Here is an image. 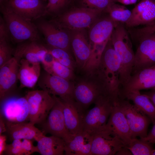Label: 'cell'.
Returning a JSON list of instances; mask_svg holds the SVG:
<instances>
[{
    "mask_svg": "<svg viewBox=\"0 0 155 155\" xmlns=\"http://www.w3.org/2000/svg\"><path fill=\"white\" fill-rule=\"evenodd\" d=\"M105 129L118 136L126 146L132 138L130 128L125 116L117 104L114 106Z\"/></svg>",
    "mask_w": 155,
    "mask_h": 155,
    "instance_id": "cell-18",
    "label": "cell"
},
{
    "mask_svg": "<svg viewBox=\"0 0 155 155\" xmlns=\"http://www.w3.org/2000/svg\"><path fill=\"white\" fill-rule=\"evenodd\" d=\"M1 11L10 40L13 43L19 44L26 40H40L38 30L32 21L25 19L5 6L2 7Z\"/></svg>",
    "mask_w": 155,
    "mask_h": 155,
    "instance_id": "cell-3",
    "label": "cell"
},
{
    "mask_svg": "<svg viewBox=\"0 0 155 155\" xmlns=\"http://www.w3.org/2000/svg\"><path fill=\"white\" fill-rule=\"evenodd\" d=\"M39 153L42 155H62L66 142L62 138L53 135H44L37 142Z\"/></svg>",
    "mask_w": 155,
    "mask_h": 155,
    "instance_id": "cell-28",
    "label": "cell"
},
{
    "mask_svg": "<svg viewBox=\"0 0 155 155\" xmlns=\"http://www.w3.org/2000/svg\"><path fill=\"white\" fill-rule=\"evenodd\" d=\"M46 46L48 52L55 60L74 71L76 69L75 60L70 52L61 49Z\"/></svg>",
    "mask_w": 155,
    "mask_h": 155,
    "instance_id": "cell-31",
    "label": "cell"
},
{
    "mask_svg": "<svg viewBox=\"0 0 155 155\" xmlns=\"http://www.w3.org/2000/svg\"><path fill=\"white\" fill-rule=\"evenodd\" d=\"M54 96L55 103L46 120L42 124V132L44 134L49 133L61 138L68 143L71 141L74 137L66 127L61 100L57 96Z\"/></svg>",
    "mask_w": 155,
    "mask_h": 155,
    "instance_id": "cell-11",
    "label": "cell"
},
{
    "mask_svg": "<svg viewBox=\"0 0 155 155\" xmlns=\"http://www.w3.org/2000/svg\"><path fill=\"white\" fill-rule=\"evenodd\" d=\"M20 61L13 57L0 67L1 103L11 97L15 91L18 80Z\"/></svg>",
    "mask_w": 155,
    "mask_h": 155,
    "instance_id": "cell-14",
    "label": "cell"
},
{
    "mask_svg": "<svg viewBox=\"0 0 155 155\" xmlns=\"http://www.w3.org/2000/svg\"><path fill=\"white\" fill-rule=\"evenodd\" d=\"M115 98L108 94L100 97L95 102L94 106L86 113L84 131L93 135L104 130L112 110Z\"/></svg>",
    "mask_w": 155,
    "mask_h": 155,
    "instance_id": "cell-5",
    "label": "cell"
},
{
    "mask_svg": "<svg viewBox=\"0 0 155 155\" xmlns=\"http://www.w3.org/2000/svg\"><path fill=\"white\" fill-rule=\"evenodd\" d=\"M105 12L79 7L65 11L51 20L60 27L70 30L86 29Z\"/></svg>",
    "mask_w": 155,
    "mask_h": 155,
    "instance_id": "cell-4",
    "label": "cell"
},
{
    "mask_svg": "<svg viewBox=\"0 0 155 155\" xmlns=\"http://www.w3.org/2000/svg\"><path fill=\"white\" fill-rule=\"evenodd\" d=\"M43 68L50 74L68 80L74 81L76 78L74 71L61 64L55 59L49 65Z\"/></svg>",
    "mask_w": 155,
    "mask_h": 155,
    "instance_id": "cell-29",
    "label": "cell"
},
{
    "mask_svg": "<svg viewBox=\"0 0 155 155\" xmlns=\"http://www.w3.org/2000/svg\"><path fill=\"white\" fill-rule=\"evenodd\" d=\"M125 146L121 140L106 130L93 135L91 155H113Z\"/></svg>",
    "mask_w": 155,
    "mask_h": 155,
    "instance_id": "cell-15",
    "label": "cell"
},
{
    "mask_svg": "<svg viewBox=\"0 0 155 155\" xmlns=\"http://www.w3.org/2000/svg\"><path fill=\"white\" fill-rule=\"evenodd\" d=\"M147 96L155 106V89L151 90L149 91L143 93Z\"/></svg>",
    "mask_w": 155,
    "mask_h": 155,
    "instance_id": "cell-42",
    "label": "cell"
},
{
    "mask_svg": "<svg viewBox=\"0 0 155 155\" xmlns=\"http://www.w3.org/2000/svg\"><path fill=\"white\" fill-rule=\"evenodd\" d=\"M25 96L28 105L29 122L42 124L55 103V96L41 90L29 91Z\"/></svg>",
    "mask_w": 155,
    "mask_h": 155,
    "instance_id": "cell-7",
    "label": "cell"
},
{
    "mask_svg": "<svg viewBox=\"0 0 155 155\" xmlns=\"http://www.w3.org/2000/svg\"><path fill=\"white\" fill-rule=\"evenodd\" d=\"M40 64L24 59L20 60L18 77L20 88H32L35 86L41 73Z\"/></svg>",
    "mask_w": 155,
    "mask_h": 155,
    "instance_id": "cell-25",
    "label": "cell"
},
{
    "mask_svg": "<svg viewBox=\"0 0 155 155\" xmlns=\"http://www.w3.org/2000/svg\"><path fill=\"white\" fill-rule=\"evenodd\" d=\"M115 155H132L131 151L127 148L124 146L121 148L116 154Z\"/></svg>",
    "mask_w": 155,
    "mask_h": 155,
    "instance_id": "cell-43",
    "label": "cell"
},
{
    "mask_svg": "<svg viewBox=\"0 0 155 155\" xmlns=\"http://www.w3.org/2000/svg\"><path fill=\"white\" fill-rule=\"evenodd\" d=\"M6 140V135L2 134L0 135V155L4 153L7 145Z\"/></svg>",
    "mask_w": 155,
    "mask_h": 155,
    "instance_id": "cell-40",
    "label": "cell"
},
{
    "mask_svg": "<svg viewBox=\"0 0 155 155\" xmlns=\"http://www.w3.org/2000/svg\"><path fill=\"white\" fill-rule=\"evenodd\" d=\"M62 101L66 127L74 137L84 131L85 110L75 100Z\"/></svg>",
    "mask_w": 155,
    "mask_h": 155,
    "instance_id": "cell-17",
    "label": "cell"
},
{
    "mask_svg": "<svg viewBox=\"0 0 155 155\" xmlns=\"http://www.w3.org/2000/svg\"><path fill=\"white\" fill-rule=\"evenodd\" d=\"M37 83L42 90L59 96L63 100H75L74 81L52 75L44 70L41 71Z\"/></svg>",
    "mask_w": 155,
    "mask_h": 155,
    "instance_id": "cell-10",
    "label": "cell"
},
{
    "mask_svg": "<svg viewBox=\"0 0 155 155\" xmlns=\"http://www.w3.org/2000/svg\"><path fill=\"white\" fill-rule=\"evenodd\" d=\"M118 23L106 13L103 14L88 29V35L91 45L108 40Z\"/></svg>",
    "mask_w": 155,
    "mask_h": 155,
    "instance_id": "cell-21",
    "label": "cell"
},
{
    "mask_svg": "<svg viewBox=\"0 0 155 155\" xmlns=\"http://www.w3.org/2000/svg\"><path fill=\"white\" fill-rule=\"evenodd\" d=\"M48 52L46 46L39 41H28L19 43L15 50L13 56L19 61L24 59L31 62L41 63Z\"/></svg>",
    "mask_w": 155,
    "mask_h": 155,
    "instance_id": "cell-22",
    "label": "cell"
},
{
    "mask_svg": "<svg viewBox=\"0 0 155 155\" xmlns=\"http://www.w3.org/2000/svg\"><path fill=\"white\" fill-rule=\"evenodd\" d=\"M120 69L119 58L110 38L93 74L102 82L109 94L114 98L119 96L121 88Z\"/></svg>",
    "mask_w": 155,
    "mask_h": 155,
    "instance_id": "cell-1",
    "label": "cell"
},
{
    "mask_svg": "<svg viewBox=\"0 0 155 155\" xmlns=\"http://www.w3.org/2000/svg\"><path fill=\"white\" fill-rule=\"evenodd\" d=\"M138 0H116V2H118L124 5H129L136 3Z\"/></svg>",
    "mask_w": 155,
    "mask_h": 155,
    "instance_id": "cell-44",
    "label": "cell"
},
{
    "mask_svg": "<svg viewBox=\"0 0 155 155\" xmlns=\"http://www.w3.org/2000/svg\"><path fill=\"white\" fill-rule=\"evenodd\" d=\"M155 89V65L142 70L131 75L121 91Z\"/></svg>",
    "mask_w": 155,
    "mask_h": 155,
    "instance_id": "cell-24",
    "label": "cell"
},
{
    "mask_svg": "<svg viewBox=\"0 0 155 155\" xmlns=\"http://www.w3.org/2000/svg\"><path fill=\"white\" fill-rule=\"evenodd\" d=\"M152 155H155V149L153 150Z\"/></svg>",
    "mask_w": 155,
    "mask_h": 155,
    "instance_id": "cell-45",
    "label": "cell"
},
{
    "mask_svg": "<svg viewBox=\"0 0 155 155\" xmlns=\"http://www.w3.org/2000/svg\"><path fill=\"white\" fill-rule=\"evenodd\" d=\"M124 24L119 23L115 27L110 38L121 63V86H125L131 76L135 53L131 42Z\"/></svg>",
    "mask_w": 155,
    "mask_h": 155,
    "instance_id": "cell-2",
    "label": "cell"
},
{
    "mask_svg": "<svg viewBox=\"0 0 155 155\" xmlns=\"http://www.w3.org/2000/svg\"><path fill=\"white\" fill-rule=\"evenodd\" d=\"M135 31L136 33L138 34L155 32V22L151 25L135 29Z\"/></svg>",
    "mask_w": 155,
    "mask_h": 155,
    "instance_id": "cell-38",
    "label": "cell"
},
{
    "mask_svg": "<svg viewBox=\"0 0 155 155\" xmlns=\"http://www.w3.org/2000/svg\"><path fill=\"white\" fill-rule=\"evenodd\" d=\"M115 101L125 115L130 130L132 138L145 137L151 121L146 115L139 110L125 99L119 97Z\"/></svg>",
    "mask_w": 155,
    "mask_h": 155,
    "instance_id": "cell-9",
    "label": "cell"
},
{
    "mask_svg": "<svg viewBox=\"0 0 155 155\" xmlns=\"http://www.w3.org/2000/svg\"><path fill=\"white\" fill-rule=\"evenodd\" d=\"M119 96L132 101L140 111L147 116L153 123L155 122V106L149 98L140 91H119Z\"/></svg>",
    "mask_w": 155,
    "mask_h": 155,
    "instance_id": "cell-26",
    "label": "cell"
},
{
    "mask_svg": "<svg viewBox=\"0 0 155 155\" xmlns=\"http://www.w3.org/2000/svg\"><path fill=\"white\" fill-rule=\"evenodd\" d=\"M36 25L43 34L46 45L70 52L71 48L69 30L60 27L51 20L39 21Z\"/></svg>",
    "mask_w": 155,
    "mask_h": 155,
    "instance_id": "cell-12",
    "label": "cell"
},
{
    "mask_svg": "<svg viewBox=\"0 0 155 155\" xmlns=\"http://www.w3.org/2000/svg\"><path fill=\"white\" fill-rule=\"evenodd\" d=\"M71 0H48L46 6V15L54 17L63 12V10Z\"/></svg>",
    "mask_w": 155,
    "mask_h": 155,
    "instance_id": "cell-33",
    "label": "cell"
},
{
    "mask_svg": "<svg viewBox=\"0 0 155 155\" xmlns=\"http://www.w3.org/2000/svg\"><path fill=\"white\" fill-rule=\"evenodd\" d=\"M4 0H0V3L1 5L2 4V3L3 2Z\"/></svg>",
    "mask_w": 155,
    "mask_h": 155,
    "instance_id": "cell-46",
    "label": "cell"
},
{
    "mask_svg": "<svg viewBox=\"0 0 155 155\" xmlns=\"http://www.w3.org/2000/svg\"><path fill=\"white\" fill-rule=\"evenodd\" d=\"M151 144L137 137L132 138L125 147L134 155H152L154 149Z\"/></svg>",
    "mask_w": 155,
    "mask_h": 155,
    "instance_id": "cell-32",
    "label": "cell"
},
{
    "mask_svg": "<svg viewBox=\"0 0 155 155\" xmlns=\"http://www.w3.org/2000/svg\"><path fill=\"white\" fill-rule=\"evenodd\" d=\"M22 139L13 140L11 143L7 144L3 154L7 155H24L22 148Z\"/></svg>",
    "mask_w": 155,
    "mask_h": 155,
    "instance_id": "cell-36",
    "label": "cell"
},
{
    "mask_svg": "<svg viewBox=\"0 0 155 155\" xmlns=\"http://www.w3.org/2000/svg\"><path fill=\"white\" fill-rule=\"evenodd\" d=\"M135 36L137 44L131 76L155 65V32Z\"/></svg>",
    "mask_w": 155,
    "mask_h": 155,
    "instance_id": "cell-8",
    "label": "cell"
},
{
    "mask_svg": "<svg viewBox=\"0 0 155 155\" xmlns=\"http://www.w3.org/2000/svg\"><path fill=\"white\" fill-rule=\"evenodd\" d=\"M9 40L0 39V67L13 56L15 50L9 43Z\"/></svg>",
    "mask_w": 155,
    "mask_h": 155,
    "instance_id": "cell-34",
    "label": "cell"
},
{
    "mask_svg": "<svg viewBox=\"0 0 155 155\" xmlns=\"http://www.w3.org/2000/svg\"><path fill=\"white\" fill-rule=\"evenodd\" d=\"M93 135L83 131L66 143L65 153L66 155H91Z\"/></svg>",
    "mask_w": 155,
    "mask_h": 155,
    "instance_id": "cell-27",
    "label": "cell"
},
{
    "mask_svg": "<svg viewBox=\"0 0 155 155\" xmlns=\"http://www.w3.org/2000/svg\"><path fill=\"white\" fill-rule=\"evenodd\" d=\"M131 12L129 19L125 24L126 26L151 25L155 22V0H141Z\"/></svg>",
    "mask_w": 155,
    "mask_h": 155,
    "instance_id": "cell-20",
    "label": "cell"
},
{
    "mask_svg": "<svg viewBox=\"0 0 155 155\" xmlns=\"http://www.w3.org/2000/svg\"><path fill=\"white\" fill-rule=\"evenodd\" d=\"M42 0H9L6 7L25 19L32 21L46 15Z\"/></svg>",
    "mask_w": 155,
    "mask_h": 155,
    "instance_id": "cell-16",
    "label": "cell"
},
{
    "mask_svg": "<svg viewBox=\"0 0 155 155\" xmlns=\"http://www.w3.org/2000/svg\"><path fill=\"white\" fill-rule=\"evenodd\" d=\"M22 148L24 155H30L36 152L39 153L36 146H34L31 140L24 139L22 141Z\"/></svg>",
    "mask_w": 155,
    "mask_h": 155,
    "instance_id": "cell-37",
    "label": "cell"
},
{
    "mask_svg": "<svg viewBox=\"0 0 155 155\" xmlns=\"http://www.w3.org/2000/svg\"><path fill=\"white\" fill-rule=\"evenodd\" d=\"M71 49L75 58L76 69L83 71L90 59L92 47L86 29L70 30Z\"/></svg>",
    "mask_w": 155,
    "mask_h": 155,
    "instance_id": "cell-13",
    "label": "cell"
},
{
    "mask_svg": "<svg viewBox=\"0 0 155 155\" xmlns=\"http://www.w3.org/2000/svg\"><path fill=\"white\" fill-rule=\"evenodd\" d=\"M105 12L115 22L123 24L129 20L131 13V11L125 7L115 3L109 6Z\"/></svg>",
    "mask_w": 155,
    "mask_h": 155,
    "instance_id": "cell-30",
    "label": "cell"
},
{
    "mask_svg": "<svg viewBox=\"0 0 155 155\" xmlns=\"http://www.w3.org/2000/svg\"><path fill=\"white\" fill-rule=\"evenodd\" d=\"M5 118L0 113V135L7 131L6 122Z\"/></svg>",
    "mask_w": 155,
    "mask_h": 155,
    "instance_id": "cell-41",
    "label": "cell"
},
{
    "mask_svg": "<svg viewBox=\"0 0 155 155\" xmlns=\"http://www.w3.org/2000/svg\"><path fill=\"white\" fill-rule=\"evenodd\" d=\"M7 131L12 140L16 139L34 140L37 142L44 135L42 131L29 122L5 121Z\"/></svg>",
    "mask_w": 155,
    "mask_h": 155,
    "instance_id": "cell-23",
    "label": "cell"
},
{
    "mask_svg": "<svg viewBox=\"0 0 155 155\" xmlns=\"http://www.w3.org/2000/svg\"><path fill=\"white\" fill-rule=\"evenodd\" d=\"M81 7L101 10L105 11L116 0H80Z\"/></svg>",
    "mask_w": 155,
    "mask_h": 155,
    "instance_id": "cell-35",
    "label": "cell"
},
{
    "mask_svg": "<svg viewBox=\"0 0 155 155\" xmlns=\"http://www.w3.org/2000/svg\"><path fill=\"white\" fill-rule=\"evenodd\" d=\"M1 103L0 113L6 121L20 122L29 119L28 105L25 96L11 97Z\"/></svg>",
    "mask_w": 155,
    "mask_h": 155,
    "instance_id": "cell-19",
    "label": "cell"
},
{
    "mask_svg": "<svg viewBox=\"0 0 155 155\" xmlns=\"http://www.w3.org/2000/svg\"><path fill=\"white\" fill-rule=\"evenodd\" d=\"M74 81L76 102L84 109L94 103L101 96L108 94L104 84L94 74L86 75Z\"/></svg>",
    "mask_w": 155,
    "mask_h": 155,
    "instance_id": "cell-6",
    "label": "cell"
},
{
    "mask_svg": "<svg viewBox=\"0 0 155 155\" xmlns=\"http://www.w3.org/2000/svg\"><path fill=\"white\" fill-rule=\"evenodd\" d=\"M154 125L149 133L144 138H140L141 140L147 141L152 144L155 143V122Z\"/></svg>",
    "mask_w": 155,
    "mask_h": 155,
    "instance_id": "cell-39",
    "label": "cell"
}]
</instances>
